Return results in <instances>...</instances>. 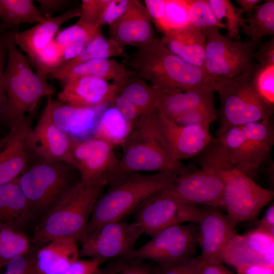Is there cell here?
<instances>
[{
  "label": "cell",
  "instance_id": "e0dca14e",
  "mask_svg": "<svg viewBox=\"0 0 274 274\" xmlns=\"http://www.w3.org/2000/svg\"><path fill=\"white\" fill-rule=\"evenodd\" d=\"M198 243L202 261L208 264H224V253L231 240L237 233L226 215L219 209L204 208L198 222Z\"/></svg>",
  "mask_w": 274,
  "mask_h": 274
},
{
  "label": "cell",
  "instance_id": "4dcf8cb0",
  "mask_svg": "<svg viewBox=\"0 0 274 274\" xmlns=\"http://www.w3.org/2000/svg\"><path fill=\"white\" fill-rule=\"evenodd\" d=\"M113 57H121L126 60L129 57L123 47L110 38H106L101 32L89 41L77 56L64 62L50 74L65 72L78 64L88 60L110 59Z\"/></svg>",
  "mask_w": 274,
  "mask_h": 274
},
{
  "label": "cell",
  "instance_id": "cb8c5ba5",
  "mask_svg": "<svg viewBox=\"0 0 274 274\" xmlns=\"http://www.w3.org/2000/svg\"><path fill=\"white\" fill-rule=\"evenodd\" d=\"M81 15V8H74L61 14L45 18L41 22L23 31H16L14 42L30 60L54 39L61 26L67 21Z\"/></svg>",
  "mask_w": 274,
  "mask_h": 274
},
{
  "label": "cell",
  "instance_id": "f5cc1de1",
  "mask_svg": "<svg viewBox=\"0 0 274 274\" xmlns=\"http://www.w3.org/2000/svg\"><path fill=\"white\" fill-rule=\"evenodd\" d=\"M41 14L44 18L52 16L54 13L68 11L72 3L68 0H37Z\"/></svg>",
  "mask_w": 274,
  "mask_h": 274
},
{
  "label": "cell",
  "instance_id": "8fae6325",
  "mask_svg": "<svg viewBox=\"0 0 274 274\" xmlns=\"http://www.w3.org/2000/svg\"><path fill=\"white\" fill-rule=\"evenodd\" d=\"M198 231L197 222L168 227L135 248L130 257L161 263L194 255L198 245Z\"/></svg>",
  "mask_w": 274,
  "mask_h": 274
},
{
  "label": "cell",
  "instance_id": "4fadbf2b",
  "mask_svg": "<svg viewBox=\"0 0 274 274\" xmlns=\"http://www.w3.org/2000/svg\"><path fill=\"white\" fill-rule=\"evenodd\" d=\"M72 138L67 164L77 169L79 181L107 182L117 172L119 160L110 143L98 138Z\"/></svg>",
  "mask_w": 274,
  "mask_h": 274
},
{
  "label": "cell",
  "instance_id": "7bdbcfd3",
  "mask_svg": "<svg viewBox=\"0 0 274 274\" xmlns=\"http://www.w3.org/2000/svg\"><path fill=\"white\" fill-rule=\"evenodd\" d=\"M253 82L261 98L274 110V64H259Z\"/></svg>",
  "mask_w": 274,
  "mask_h": 274
},
{
  "label": "cell",
  "instance_id": "44dd1931",
  "mask_svg": "<svg viewBox=\"0 0 274 274\" xmlns=\"http://www.w3.org/2000/svg\"><path fill=\"white\" fill-rule=\"evenodd\" d=\"M110 105L91 108L78 107L63 104L50 96L47 97L43 112L71 137L83 139L92 130L94 131L100 115Z\"/></svg>",
  "mask_w": 274,
  "mask_h": 274
},
{
  "label": "cell",
  "instance_id": "2e32d148",
  "mask_svg": "<svg viewBox=\"0 0 274 274\" xmlns=\"http://www.w3.org/2000/svg\"><path fill=\"white\" fill-rule=\"evenodd\" d=\"M33 114H28L10 126L9 132L0 141V186L17 179L32 162L27 140Z\"/></svg>",
  "mask_w": 274,
  "mask_h": 274
},
{
  "label": "cell",
  "instance_id": "3957f363",
  "mask_svg": "<svg viewBox=\"0 0 274 274\" xmlns=\"http://www.w3.org/2000/svg\"><path fill=\"white\" fill-rule=\"evenodd\" d=\"M107 184L106 181L76 182L49 209L37 225L32 242L47 244L56 239L67 237L79 241Z\"/></svg>",
  "mask_w": 274,
  "mask_h": 274
},
{
  "label": "cell",
  "instance_id": "680465c9",
  "mask_svg": "<svg viewBox=\"0 0 274 274\" xmlns=\"http://www.w3.org/2000/svg\"><path fill=\"white\" fill-rule=\"evenodd\" d=\"M239 8L246 13L247 18L250 17L253 13L254 8L263 1L260 0H236Z\"/></svg>",
  "mask_w": 274,
  "mask_h": 274
},
{
  "label": "cell",
  "instance_id": "91938a15",
  "mask_svg": "<svg viewBox=\"0 0 274 274\" xmlns=\"http://www.w3.org/2000/svg\"><path fill=\"white\" fill-rule=\"evenodd\" d=\"M3 266L0 265V270H1V269L2 268V267H3ZM1 274V273H0Z\"/></svg>",
  "mask_w": 274,
  "mask_h": 274
},
{
  "label": "cell",
  "instance_id": "836d02e7",
  "mask_svg": "<svg viewBox=\"0 0 274 274\" xmlns=\"http://www.w3.org/2000/svg\"><path fill=\"white\" fill-rule=\"evenodd\" d=\"M240 31L256 47L265 36H274V1L268 0L255 7L252 16L245 19Z\"/></svg>",
  "mask_w": 274,
  "mask_h": 274
},
{
  "label": "cell",
  "instance_id": "9c48e42d",
  "mask_svg": "<svg viewBox=\"0 0 274 274\" xmlns=\"http://www.w3.org/2000/svg\"><path fill=\"white\" fill-rule=\"evenodd\" d=\"M224 181L222 208L233 226L256 217L274 192L257 184L234 167L219 170Z\"/></svg>",
  "mask_w": 274,
  "mask_h": 274
},
{
  "label": "cell",
  "instance_id": "ba28073f",
  "mask_svg": "<svg viewBox=\"0 0 274 274\" xmlns=\"http://www.w3.org/2000/svg\"><path fill=\"white\" fill-rule=\"evenodd\" d=\"M203 70L218 82L231 80L244 72L253 63L255 46L251 41L234 40L218 29L205 32Z\"/></svg>",
  "mask_w": 274,
  "mask_h": 274
},
{
  "label": "cell",
  "instance_id": "c3c4849f",
  "mask_svg": "<svg viewBox=\"0 0 274 274\" xmlns=\"http://www.w3.org/2000/svg\"><path fill=\"white\" fill-rule=\"evenodd\" d=\"M5 266L6 270L2 274H37L35 256L28 253L13 258Z\"/></svg>",
  "mask_w": 274,
  "mask_h": 274
},
{
  "label": "cell",
  "instance_id": "d590c367",
  "mask_svg": "<svg viewBox=\"0 0 274 274\" xmlns=\"http://www.w3.org/2000/svg\"><path fill=\"white\" fill-rule=\"evenodd\" d=\"M217 19L222 22L225 19L227 35L229 39L239 40L241 28L246 23L244 12L236 7L229 0H207Z\"/></svg>",
  "mask_w": 274,
  "mask_h": 274
},
{
  "label": "cell",
  "instance_id": "f35d334b",
  "mask_svg": "<svg viewBox=\"0 0 274 274\" xmlns=\"http://www.w3.org/2000/svg\"><path fill=\"white\" fill-rule=\"evenodd\" d=\"M188 19L191 25L204 33L210 30L226 28L225 24L217 19L207 0H190Z\"/></svg>",
  "mask_w": 274,
  "mask_h": 274
},
{
  "label": "cell",
  "instance_id": "d6986e66",
  "mask_svg": "<svg viewBox=\"0 0 274 274\" xmlns=\"http://www.w3.org/2000/svg\"><path fill=\"white\" fill-rule=\"evenodd\" d=\"M71 142L72 138L43 112L27 140L28 148L33 158L67 164Z\"/></svg>",
  "mask_w": 274,
  "mask_h": 274
},
{
  "label": "cell",
  "instance_id": "ab89813d",
  "mask_svg": "<svg viewBox=\"0 0 274 274\" xmlns=\"http://www.w3.org/2000/svg\"><path fill=\"white\" fill-rule=\"evenodd\" d=\"M31 61L37 72L48 77L64 62L63 48L54 39L40 50Z\"/></svg>",
  "mask_w": 274,
  "mask_h": 274
},
{
  "label": "cell",
  "instance_id": "ffe728a7",
  "mask_svg": "<svg viewBox=\"0 0 274 274\" xmlns=\"http://www.w3.org/2000/svg\"><path fill=\"white\" fill-rule=\"evenodd\" d=\"M61 84L58 100L74 107L91 108L110 105L118 93L117 85L95 77H79Z\"/></svg>",
  "mask_w": 274,
  "mask_h": 274
},
{
  "label": "cell",
  "instance_id": "b9f144b4",
  "mask_svg": "<svg viewBox=\"0 0 274 274\" xmlns=\"http://www.w3.org/2000/svg\"><path fill=\"white\" fill-rule=\"evenodd\" d=\"M96 274H154V266L131 257L117 258L100 266Z\"/></svg>",
  "mask_w": 274,
  "mask_h": 274
},
{
  "label": "cell",
  "instance_id": "9a60e30c",
  "mask_svg": "<svg viewBox=\"0 0 274 274\" xmlns=\"http://www.w3.org/2000/svg\"><path fill=\"white\" fill-rule=\"evenodd\" d=\"M224 261L235 273L254 266L274 267V236L257 228L236 234L225 249Z\"/></svg>",
  "mask_w": 274,
  "mask_h": 274
},
{
  "label": "cell",
  "instance_id": "1f68e13d",
  "mask_svg": "<svg viewBox=\"0 0 274 274\" xmlns=\"http://www.w3.org/2000/svg\"><path fill=\"white\" fill-rule=\"evenodd\" d=\"M32 0H0V29L18 28L20 24L40 23L45 19Z\"/></svg>",
  "mask_w": 274,
  "mask_h": 274
},
{
  "label": "cell",
  "instance_id": "f1b7e54d",
  "mask_svg": "<svg viewBox=\"0 0 274 274\" xmlns=\"http://www.w3.org/2000/svg\"><path fill=\"white\" fill-rule=\"evenodd\" d=\"M32 215L17 179L0 186V226L18 230Z\"/></svg>",
  "mask_w": 274,
  "mask_h": 274
},
{
  "label": "cell",
  "instance_id": "5b68a950",
  "mask_svg": "<svg viewBox=\"0 0 274 274\" xmlns=\"http://www.w3.org/2000/svg\"><path fill=\"white\" fill-rule=\"evenodd\" d=\"M16 28L8 31V60L2 83L8 101V124L10 126L26 115L35 113L40 100L51 96L55 91L47 77L33 72L26 57L14 42Z\"/></svg>",
  "mask_w": 274,
  "mask_h": 274
},
{
  "label": "cell",
  "instance_id": "11a10c76",
  "mask_svg": "<svg viewBox=\"0 0 274 274\" xmlns=\"http://www.w3.org/2000/svg\"><path fill=\"white\" fill-rule=\"evenodd\" d=\"M144 2L151 20L157 28L163 15L165 0H145Z\"/></svg>",
  "mask_w": 274,
  "mask_h": 274
},
{
  "label": "cell",
  "instance_id": "6da1fadb",
  "mask_svg": "<svg viewBox=\"0 0 274 274\" xmlns=\"http://www.w3.org/2000/svg\"><path fill=\"white\" fill-rule=\"evenodd\" d=\"M124 64L135 76L162 92L206 89L216 91L218 82L201 68L172 53L161 39L156 38L138 47Z\"/></svg>",
  "mask_w": 274,
  "mask_h": 274
},
{
  "label": "cell",
  "instance_id": "8992f818",
  "mask_svg": "<svg viewBox=\"0 0 274 274\" xmlns=\"http://www.w3.org/2000/svg\"><path fill=\"white\" fill-rule=\"evenodd\" d=\"M258 65L253 62L239 76L218 82L216 92L220 106L217 110V136L232 127L270 120L273 109L263 101L254 85V77Z\"/></svg>",
  "mask_w": 274,
  "mask_h": 274
},
{
  "label": "cell",
  "instance_id": "83f0119b",
  "mask_svg": "<svg viewBox=\"0 0 274 274\" xmlns=\"http://www.w3.org/2000/svg\"><path fill=\"white\" fill-rule=\"evenodd\" d=\"M156 112L174 120L185 112L197 107L214 102L213 89L193 90L167 93L157 89Z\"/></svg>",
  "mask_w": 274,
  "mask_h": 274
},
{
  "label": "cell",
  "instance_id": "816d5d0a",
  "mask_svg": "<svg viewBox=\"0 0 274 274\" xmlns=\"http://www.w3.org/2000/svg\"><path fill=\"white\" fill-rule=\"evenodd\" d=\"M103 263L96 259L79 258L60 274H96Z\"/></svg>",
  "mask_w": 274,
  "mask_h": 274
},
{
  "label": "cell",
  "instance_id": "484cf974",
  "mask_svg": "<svg viewBox=\"0 0 274 274\" xmlns=\"http://www.w3.org/2000/svg\"><path fill=\"white\" fill-rule=\"evenodd\" d=\"M206 34L190 24L161 39L172 53L203 70ZM204 71V70H203Z\"/></svg>",
  "mask_w": 274,
  "mask_h": 274
},
{
  "label": "cell",
  "instance_id": "277c9868",
  "mask_svg": "<svg viewBox=\"0 0 274 274\" xmlns=\"http://www.w3.org/2000/svg\"><path fill=\"white\" fill-rule=\"evenodd\" d=\"M156 112L141 117L121 143L123 154L114 175L168 172L179 176L195 170L167 150L156 125Z\"/></svg>",
  "mask_w": 274,
  "mask_h": 274
},
{
  "label": "cell",
  "instance_id": "603a6c76",
  "mask_svg": "<svg viewBox=\"0 0 274 274\" xmlns=\"http://www.w3.org/2000/svg\"><path fill=\"white\" fill-rule=\"evenodd\" d=\"M241 127L245 137L244 174L254 180L260 167L270 156L274 145V129L270 120L249 123Z\"/></svg>",
  "mask_w": 274,
  "mask_h": 274
},
{
  "label": "cell",
  "instance_id": "db71d44e",
  "mask_svg": "<svg viewBox=\"0 0 274 274\" xmlns=\"http://www.w3.org/2000/svg\"><path fill=\"white\" fill-rule=\"evenodd\" d=\"M255 58L260 65L274 64V38L267 42L259 45L258 50L254 52Z\"/></svg>",
  "mask_w": 274,
  "mask_h": 274
},
{
  "label": "cell",
  "instance_id": "52a82bcc",
  "mask_svg": "<svg viewBox=\"0 0 274 274\" xmlns=\"http://www.w3.org/2000/svg\"><path fill=\"white\" fill-rule=\"evenodd\" d=\"M64 162L36 159L17 178L32 211L49 209L76 183L71 169Z\"/></svg>",
  "mask_w": 274,
  "mask_h": 274
},
{
  "label": "cell",
  "instance_id": "681fc988",
  "mask_svg": "<svg viewBox=\"0 0 274 274\" xmlns=\"http://www.w3.org/2000/svg\"><path fill=\"white\" fill-rule=\"evenodd\" d=\"M129 3L130 0H108L101 15L100 27L110 26L118 19L125 13Z\"/></svg>",
  "mask_w": 274,
  "mask_h": 274
},
{
  "label": "cell",
  "instance_id": "74e56055",
  "mask_svg": "<svg viewBox=\"0 0 274 274\" xmlns=\"http://www.w3.org/2000/svg\"><path fill=\"white\" fill-rule=\"evenodd\" d=\"M29 242L18 230L0 226V265L5 266L13 258L28 253Z\"/></svg>",
  "mask_w": 274,
  "mask_h": 274
},
{
  "label": "cell",
  "instance_id": "f6af8a7d",
  "mask_svg": "<svg viewBox=\"0 0 274 274\" xmlns=\"http://www.w3.org/2000/svg\"><path fill=\"white\" fill-rule=\"evenodd\" d=\"M201 269L200 257L192 255L170 262L156 263L154 274H201Z\"/></svg>",
  "mask_w": 274,
  "mask_h": 274
},
{
  "label": "cell",
  "instance_id": "f907efd6",
  "mask_svg": "<svg viewBox=\"0 0 274 274\" xmlns=\"http://www.w3.org/2000/svg\"><path fill=\"white\" fill-rule=\"evenodd\" d=\"M112 105L133 127L138 123L141 118L140 114L135 105L128 99L118 93Z\"/></svg>",
  "mask_w": 274,
  "mask_h": 274
},
{
  "label": "cell",
  "instance_id": "7a4b0ae2",
  "mask_svg": "<svg viewBox=\"0 0 274 274\" xmlns=\"http://www.w3.org/2000/svg\"><path fill=\"white\" fill-rule=\"evenodd\" d=\"M178 176L174 173L161 172L112 176L108 182L109 188L97 201L79 241L101 225L122 220L134 212L149 197L171 185Z\"/></svg>",
  "mask_w": 274,
  "mask_h": 274
},
{
  "label": "cell",
  "instance_id": "9f6ffc18",
  "mask_svg": "<svg viewBox=\"0 0 274 274\" xmlns=\"http://www.w3.org/2000/svg\"><path fill=\"white\" fill-rule=\"evenodd\" d=\"M274 236V204L272 202L266 210L257 228Z\"/></svg>",
  "mask_w": 274,
  "mask_h": 274
},
{
  "label": "cell",
  "instance_id": "bcb514c9",
  "mask_svg": "<svg viewBox=\"0 0 274 274\" xmlns=\"http://www.w3.org/2000/svg\"><path fill=\"white\" fill-rule=\"evenodd\" d=\"M7 36L8 31L0 29V123H8V97L2 83L8 60Z\"/></svg>",
  "mask_w": 274,
  "mask_h": 274
},
{
  "label": "cell",
  "instance_id": "7c38bea8",
  "mask_svg": "<svg viewBox=\"0 0 274 274\" xmlns=\"http://www.w3.org/2000/svg\"><path fill=\"white\" fill-rule=\"evenodd\" d=\"M204 208L184 203L159 191L146 199L134 212V221L143 234L151 237L177 224L198 222Z\"/></svg>",
  "mask_w": 274,
  "mask_h": 274
},
{
  "label": "cell",
  "instance_id": "30bf717a",
  "mask_svg": "<svg viewBox=\"0 0 274 274\" xmlns=\"http://www.w3.org/2000/svg\"><path fill=\"white\" fill-rule=\"evenodd\" d=\"M143 234L134 221L127 222L122 220L105 224L79 241V256L96 259L104 262L130 257L135 249L137 241Z\"/></svg>",
  "mask_w": 274,
  "mask_h": 274
},
{
  "label": "cell",
  "instance_id": "ac0fdd59",
  "mask_svg": "<svg viewBox=\"0 0 274 274\" xmlns=\"http://www.w3.org/2000/svg\"><path fill=\"white\" fill-rule=\"evenodd\" d=\"M155 121L167 150L178 161L196 157L213 137L208 126L180 125L156 112Z\"/></svg>",
  "mask_w": 274,
  "mask_h": 274
},
{
  "label": "cell",
  "instance_id": "8d00e7d4",
  "mask_svg": "<svg viewBox=\"0 0 274 274\" xmlns=\"http://www.w3.org/2000/svg\"><path fill=\"white\" fill-rule=\"evenodd\" d=\"M189 2L190 0H165L163 15L157 28L168 36L189 25Z\"/></svg>",
  "mask_w": 274,
  "mask_h": 274
},
{
  "label": "cell",
  "instance_id": "d6a6232c",
  "mask_svg": "<svg viewBox=\"0 0 274 274\" xmlns=\"http://www.w3.org/2000/svg\"><path fill=\"white\" fill-rule=\"evenodd\" d=\"M133 126L112 104L100 115L94 130V136L102 139L113 146L121 145L131 131Z\"/></svg>",
  "mask_w": 274,
  "mask_h": 274
},
{
  "label": "cell",
  "instance_id": "6f0895ef",
  "mask_svg": "<svg viewBox=\"0 0 274 274\" xmlns=\"http://www.w3.org/2000/svg\"><path fill=\"white\" fill-rule=\"evenodd\" d=\"M201 274L236 273L228 268L224 264H208L202 261V269Z\"/></svg>",
  "mask_w": 274,
  "mask_h": 274
},
{
  "label": "cell",
  "instance_id": "6125c7cd",
  "mask_svg": "<svg viewBox=\"0 0 274 274\" xmlns=\"http://www.w3.org/2000/svg\"><path fill=\"white\" fill-rule=\"evenodd\" d=\"M1 140L0 139V141H1Z\"/></svg>",
  "mask_w": 274,
  "mask_h": 274
},
{
  "label": "cell",
  "instance_id": "7dc6e473",
  "mask_svg": "<svg viewBox=\"0 0 274 274\" xmlns=\"http://www.w3.org/2000/svg\"><path fill=\"white\" fill-rule=\"evenodd\" d=\"M108 0H82L81 15L77 21L87 26L99 27V20Z\"/></svg>",
  "mask_w": 274,
  "mask_h": 274
},
{
  "label": "cell",
  "instance_id": "d4e9b609",
  "mask_svg": "<svg viewBox=\"0 0 274 274\" xmlns=\"http://www.w3.org/2000/svg\"><path fill=\"white\" fill-rule=\"evenodd\" d=\"M77 241L74 238L53 240L35 255L37 274H60L79 258Z\"/></svg>",
  "mask_w": 274,
  "mask_h": 274
},
{
  "label": "cell",
  "instance_id": "7402d4cb",
  "mask_svg": "<svg viewBox=\"0 0 274 274\" xmlns=\"http://www.w3.org/2000/svg\"><path fill=\"white\" fill-rule=\"evenodd\" d=\"M109 38L122 47L138 48L156 39L148 10L136 0H130L125 13L109 26Z\"/></svg>",
  "mask_w": 274,
  "mask_h": 274
},
{
  "label": "cell",
  "instance_id": "ee69618b",
  "mask_svg": "<svg viewBox=\"0 0 274 274\" xmlns=\"http://www.w3.org/2000/svg\"><path fill=\"white\" fill-rule=\"evenodd\" d=\"M217 119V110L213 102L191 109L172 121L182 126L200 125L210 126Z\"/></svg>",
  "mask_w": 274,
  "mask_h": 274
},
{
  "label": "cell",
  "instance_id": "e575fe53",
  "mask_svg": "<svg viewBox=\"0 0 274 274\" xmlns=\"http://www.w3.org/2000/svg\"><path fill=\"white\" fill-rule=\"evenodd\" d=\"M101 32L100 28L78 22L59 31L54 39L63 48L64 62L77 56L89 41Z\"/></svg>",
  "mask_w": 274,
  "mask_h": 274
},
{
  "label": "cell",
  "instance_id": "5bb4252c",
  "mask_svg": "<svg viewBox=\"0 0 274 274\" xmlns=\"http://www.w3.org/2000/svg\"><path fill=\"white\" fill-rule=\"evenodd\" d=\"M224 186L219 171L200 168L178 176L171 185L159 192L187 204L221 210Z\"/></svg>",
  "mask_w": 274,
  "mask_h": 274
},
{
  "label": "cell",
  "instance_id": "94428289",
  "mask_svg": "<svg viewBox=\"0 0 274 274\" xmlns=\"http://www.w3.org/2000/svg\"><path fill=\"white\" fill-rule=\"evenodd\" d=\"M0 23H1V19H0Z\"/></svg>",
  "mask_w": 274,
  "mask_h": 274
},
{
  "label": "cell",
  "instance_id": "4316f807",
  "mask_svg": "<svg viewBox=\"0 0 274 274\" xmlns=\"http://www.w3.org/2000/svg\"><path fill=\"white\" fill-rule=\"evenodd\" d=\"M124 63L113 59H97L78 64L70 69L58 74H50L48 77L62 83L65 81L82 77L92 76L112 80L118 85L132 72Z\"/></svg>",
  "mask_w": 274,
  "mask_h": 274
},
{
  "label": "cell",
  "instance_id": "f546056e",
  "mask_svg": "<svg viewBox=\"0 0 274 274\" xmlns=\"http://www.w3.org/2000/svg\"><path fill=\"white\" fill-rule=\"evenodd\" d=\"M117 86L118 93L135 105L141 117L156 112L157 104L156 88L135 76L133 72L125 77Z\"/></svg>",
  "mask_w": 274,
  "mask_h": 274
},
{
  "label": "cell",
  "instance_id": "60d3db41",
  "mask_svg": "<svg viewBox=\"0 0 274 274\" xmlns=\"http://www.w3.org/2000/svg\"><path fill=\"white\" fill-rule=\"evenodd\" d=\"M221 136L232 166L244 174L245 167V137L241 126L229 128Z\"/></svg>",
  "mask_w": 274,
  "mask_h": 274
}]
</instances>
